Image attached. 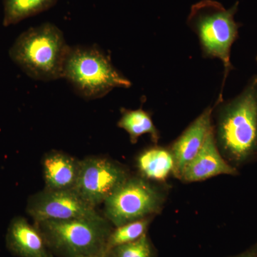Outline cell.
<instances>
[{"instance_id": "cell-7", "label": "cell", "mask_w": 257, "mask_h": 257, "mask_svg": "<svg viewBox=\"0 0 257 257\" xmlns=\"http://www.w3.org/2000/svg\"><path fill=\"white\" fill-rule=\"evenodd\" d=\"M130 177L124 167L114 161L99 157L81 160L75 190L96 207L104 203Z\"/></svg>"}, {"instance_id": "cell-10", "label": "cell", "mask_w": 257, "mask_h": 257, "mask_svg": "<svg viewBox=\"0 0 257 257\" xmlns=\"http://www.w3.org/2000/svg\"><path fill=\"white\" fill-rule=\"evenodd\" d=\"M213 108L208 107L186 128L170 149L175 162L173 173L179 179L186 165L202 148L208 134L213 128L211 114Z\"/></svg>"}, {"instance_id": "cell-18", "label": "cell", "mask_w": 257, "mask_h": 257, "mask_svg": "<svg viewBox=\"0 0 257 257\" xmlns=\"http://www.w3.org/2000/svg\"><path fill=\"white\" fill-rule=\"evenodd\" d=\"M233 257H257V243L246 251Z\"/></svg>"}, {"instance_id": "cell-8", "label": "cell", "mask_w": 257, "mask_h": 257, "mask_svg": "<svg viewBox=\"0 0 257 257\" xmlns=\"http://www.w3.org/2000/svg\"><path fill=\"white\" fill-rule=\"evenodd\" d=\"M26 211L34 222L99 216L96 207L84 200L75 189L53 190L45 188L30 196Z\"/></svg>"}, {"instance_id": "cell-6", "label": "cell", "mask_w": 257, "mask_h": 257, "mask_svg": "<svg viewBox=\"0 0 257 257\" xmlns=\"http://www.w3.org/2000/svg\"><path fill=\"white\" fill-rule=\"evenodd\" d=\"M162 194L142 177H131L104 202V217L116 227L152 217L160 211Z\"/></svg>"}, {"instance_id": "cell-14", "label": "cell", "mask_w": 257, "mask_h": 257, "mask_svg": "<svg viewBox=\"0 0 257 257\" xmlns=\"http://www.w3.org/2000/svg\"><path fill=\"white\" fill-rule=\"evenodd\" d=\"M120 111L121 116L117 123L118 127L128 134L132 144L138 143L139 138L145 134L150 135L154 143H158L160 133L147 111L142 108L136 110L121 108Z\"/></svg>"}, {"instance_id": "cell-4", "label": "cell", "mask_w": 257, "mask_h": 257, "mask_svg": "<svg viewBox=\"0 0 257 257\" xmlns=\"http://www.w3.org/2000/svg\"><path fill=\"white\" fill-rule=\"evenodd\" d=\"M34 224L57 257L104 256L113 228L105 217L45 220Z\"/></svg>"}, {"instance_id": "cell-9", "label": "cell", "mask_w": 257, "mask_h": 257, "mask_svg": "<svg viewBox=\"0 0 257 257\" xmlns=\"http://www.w3.org/2000/svg\"><path fill=\"white\" fill-rule=\"evenodd\" d=\"M237 174L236 169L229 165L221 156L213 127L197 155L184 167L179 179L186 182H194L206 180L217 175H236Z\"/></svg>"}, {"instance_id": "cell-15", "label": "cell", "mask_w": 257, "mask_h": 257, "mask_svg": "<svg viewBox=\"0 0 257 257\" xmlns=\"http://www.w3.org/2000/svg\"><path fill=\"white\" fill-rule=\"evenodd\" d=\"M55 0H5L3 25L10 26L46 9Z\"/></svg>"}, {"instance_id": "cell-3", "label": "cell", "mask_w": 257, "mask_h": 257, "mask_svg": "<svg viewBox=\"0 0 257 257\" xmlns=\"http://www.w3.org/2000/svg\"><path fill=\"white\" fill-rule=\"evenodd\" d=\"M238 3L226 9L219 2L202 0L192 5L187 23L199 37L202 55L219 59L224 65V79L219 96L222 101L223 88L228 74L234 69L230 60L231 48L239 34V24L234 20Z\"/></svg>"}, {"instance_id": "cell-2", "label": "cell", "mask_w": 257, "mask_h": 257, "mask_svg": "<svg viewBox=\"0 0 257 257\" xmlns=\"http://www.w3.org/2000/svg\"><path fill=\"white\" fill-rule=\"evenodd\" d=\"M69 49L62 32L46 24L22 33L10 49L9 55L29 77L47 82L63 78Z\"/></svg>"}, {"instance_id": "cell-5", "label": "cell", "mask_w": 257, "mask_h": 257, "mask_svg": "<svg viewBox=\"0 0 257 257\" xmlns=\"http://www.w3.org/2000/svg\"><path fill=\"white\" fill-rule=\"evenodd\" d=\"M63 78L79 96L87 99L104 97L114 88H128L132 83L117 70L97 47L69 49L64 66Z\"/></svg>"}, {"instance_id": "cell-11", "label": "cell", "mask_w": 257, "mask_h": 257, "mask_svg": "<svg viewBox=\"0 0 257 257\" xmlns=\"http://www.w3.org/2000/svg\"><path fill=\"white\" fill-rule=\"evenodd\" d=\"M6 244L19 257H54L41 231L23 216L11 221L6 235Z\"/></svg>"}, {"instance_id": "cell-13", "label": "cell", "mask_w": 257, "mask_h": 257, "mask_svg": "<svg viewBox=\"0 0 257 257\" xmlns=\"http://www.w3.org/2000/svg\"><path fill=\"white\" fill-rule=\"evenodd\" d=\"M137 167L143 178L164 182L173 172L175 162L170 150L155 147L147 149L139 155Z\"/></svg>"}, {"instance_id": "cell-16", "label": "cell", "mask_w": 257, "mask_h": 257, "mask_svg": "<svg viewBox=\"0 0 257 257\" xmlns=\"http://www.w3.org/2000/svg\"><path fill=\"white\" fill-rule=\"evenodd\" d=\"M151 221V217H147L114 227L106 241V251L115 246L133 242L143 237L147 234Z\"/></svg>"}, {"instance_id": "cell-17", "label": "cell", "mask_w": 257, "mask_h": 257, "mask_svg": "<svg viewBox=\"0 0 257 257\" xmlns=\"http://www.w3.org/2000/svg\"><path fill=\"white\" fill-rule=\"evenodd\" d=\"M104 257H157V252L151 240L145 234L133 242L110 248Z\"/></svg>"}, {"instance_id": "cell-19", "label": "cell", "mask_w": 257, "mask_h": 257, "mask_svg": "<svg viewBox=\"0 0 257 257\" xmlns=\"http://www.w3.org/2000/svg\"><path fill=\"white\" fill-rule=\"evenodd\" d=\"M79 257H104V256H79Z\"/></svg>"}, {"instance_id": "cell-12", "label": "cell", "mask_w": 257, "mask_h": 257, "mask_svg": "<svg viewBox=\"0 0 257 257\" xmlns=\"http://www.w3.org/2000/svg\"><path fill=\"white\" fill-rule=\"evenodd\" d=\"M81 160L59 150L45 154L42 159L45 188L53 190L75 189Z\"/></svg>"}, {"instance_id": "cell-20", "label": "cell", "mask_w": 257, "mask_h": 257, "mask_svg": "<svg viewBox=\"0 0 257 257\" xmlns=\"http://www.w3.org/2000/svg\"><path fill=\"white\" fill-rule=\"evenodd\" d=\"M256 61H257V56H256Z\"/></svg>"}, {"instance_id": "cell-1", "label": "cell", "mask_w": 257, "mask_h": 257, "mask_svg": "<svg viewBox=\"0 0 257 257\" xmlns=\"http://www.w3.org/2000/svg\"><path fill=\"white\" fill-rule=\"evenodd\" d=\"M217 138L233 163L241 165L257 153V75L219 111Z\"/></svg>"}]
</instances>
